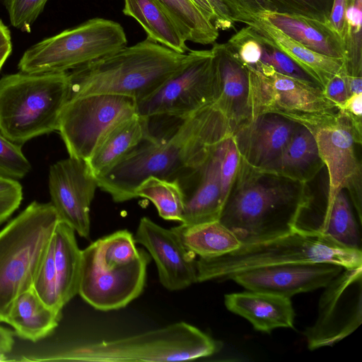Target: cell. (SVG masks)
<instances>
[{"label":"cell","instance_id":"44dd1931","mask_svg":"<svg viewBox=\"0 0 362 362\" xmlns=\"http://www.w3.org/2000/svg\"><path fill=\"white\" fill-rule=\"evenodd\" d=\"M224 303L257 331L270 333L277 328H293L295 313L290 298L247 290L226 294Z\"/></svg>","mask_w":362,"mask_h":362},{"label":"cell","instance_id":"4fadbf2b","mask_svg":"<svg viewBox=\"0 0 362 362\" xmlns=\"http://www.w3.org/2000/svg\"><path fill=\"white\" fill-rule=\"evenodd\" d=\"M362 322V266L344 268L324 287L317 315L306 328L308 348L331 346L352 334Z\"/></svg>","mask_w":362,"mask_h":362},{"label":"cell","instance_id":"f35d334b","mask_svg":"<svg viewBox=\"0 0 362 362\" xmlns=\"http://www.w3.org/2000/svg\"><path fill=\"white\" fill-rule=\"evenodd\" d=\"M217 30L233 29L235 22L223 0H192Z\"/></svg>","mask_w":362,"mask_h":362},{"label":"cell","instance_id":"d6986e66","mask_svg":"<svg viewBox=\"0 0 362 362\" xmlns=\"http://www.w3.org/2000/svg\"><path fill=\"white\" fill-rule=\"evenodd\" d=\"M211 50L216 84L214 103L235 130L250 119L248 67L226 43L214 42Z\"/></svg>","mask_w":362,"mask_h":362},{"label":"cell","instance_id":"4dcf8cb0","mask_svg":"<svg viewBox=\"0 0 362 362\" xmlns=\"http://www.w3.org/2000/svg\"><path fill=\"white\" fill-rule=\"evenodd\" d=\"M186 41L213 44L218 30L202 14L192 0H155Z\"/></svg>","mask_w":362,"mask_h":362},{"label":"cell","instance_id":"f6af8a7d","mask_svg":"<svg viewBox=\"0 0 362 362\" xmlns=\"http://www.w3.org/2000/svg\"><path fill=\"white\" fill-rule=\"evenodd\" d=\"M9 42H11L10 31L0 19V47Z\"/></svg>","mask_w":362,"mask_h":362},{"label":"cell","instance_id":"4316f807","mask_svg":"<svg viewBox=\"0 0 362 362\" xmlns=\"http://www.w3.org/2000/svg\"><path fill=\"white\" fill-rule=\"evenodd\" d=\"M52 241L57 296L64 308L78 293L81 250L78 246L74 229L60 221L54 232Z\"/></svg>","mask_w":362,"mask_h":362},{"label":"cell","instance_id":"8d00e7d4","mask_svg":"<svg viewBox=\"0 0 362 362\" xmlns=\"http://www.w3.org/2000/svg\"><path fill=\"white\" fill-rule=\"evenodd\" d=\"M226 44L246 66L255 69L259 64L262 46L259 33L252 26L243 28Z\"/></svg>","mask_w":362,"mask_h":362},{"label":"cell","instance_id":"7402d4cb","mask_svg":"<svg viewBox=\"0 0 362 362\" xmlns=\"http://www.w3.org/2000/svg\"><path fill=\"white\" fill-rule=\"evenodd\" d=\"M253 16L264 19L289 37L315 52L345 59L344 42L328 23L289 14L261 13Z\"/></svg>","mask_w":362,"mask_h":362},{"label":"cell","instance_id":"e0dca14e","mask_svg":"<svg viewBox=\"0 0 362 362\" xmlns=\"http://www.w3.org/2000/svg\"><path fill=\"white\" fill-rule=\"evenodd\" d=\"M343 269V267L329 262L286 264L244 271L230 279L247 290L291 298L324 288Z\"/></svg>","mask_w":362,"mask_h":362},{"label":"cell","instance_id":"cb8c5ba5","mask_svg":"<svg viewBox=\"0 0 362 362\" xmlns=\"http://www.w3.org/2000/svg\"><path fill=\"white\" fill-rule=\"evenodd\" d=\"M150 134L149 118L137 113L117 125L86 161L97 177L104 175Z\"/></svg>","mask_w":362,"mask_h":362},{"label":"cell","instance_id":"8992f818","mask_svg":"<svg viewBox=\"0 0 362 362\" xmlns=\"http://www.w3.org/2000/svg\"><path fill=\"white\" fill-rule=\"evenodd\" d=\"M66 72H18L0 79V133L23 144L57 130L59 116L68 100Z\"/></svg>","mask_w":362,"mask_h":362},{"label":"cell","instance_id":"ac0fdd59","mask_svg":"<svg viewBox=\"0 0 362 362\" xmlns=\"http://www.w3.org/2000/svg\"><path fill=\"white\" fill-rule=\"evenodd\" d=\"M299 124L276 114L264 113L239 125L232 136L240 157L263 169L280 156Z\"/></svg>","mask_w":362,"mask_h":362},{"label":"cell","instance_id":"5b68a950","mask_svg":"<svg viewBox=\"0 0 362 362\" xmlns=\"http://www.w3.org/2000/svg\"><path fill=\"white\" fill-rule=\"evenodd\" d=\"M329 262L344 268L362 266V252L340 244L325 235L293 231L260 243L242 245L223 255L199 257L197 282L228 280L255 268L296 263Z\"/></svg>","mask_w":362,"mask_h":362},{"label":"cell","instance_id":"52a82bcc","mask_svg":"<svg viewBox=\"0 0 362 362\" xmlns=\"http://www.w3.org/2000/svg\"><path fill=\"white\" fill-rule=\"evenodd\" d=\"M59 222L50 202L34 201L0 230V322L16 297L33 287Z\"/></svg>","mask_w":362,"mask_h":362},{"label":"cell","instance_id":"83f0119b","mask_svg":"<svg viewBox=\"0 0 362 362\" xmlns=\"http://www.w3.org/2000/svg\"><path fill=\"white\" fill-rule=\"evenodd\" d=\"M235 22L261 13L301 16L328 23L334 0H223Z\"/></svg>","mask_w":362,"mask_h":362},{"label":"cell","instance_id":"7a4b0ae2","mask_svg":"<svg viewBox=\"0 0 362 362\" xmlns=\"http://www.w3.org/2000/svg\"><path fill=\"white\" fill-rule=\"evenodd\" d=\"M313 199L307 184L254 168L240 157L218 220L242 245L267 241L293 232Z\"/></svg>","mask_w":362,"mask_h":362},{"label":"cell","instance_id":"d4e9b609","mask_svg":"<svg viewBox=\"0 0 362 362\" xmlns=\"http://www.w3.org/2000/svg\"><path fill=\"white\" fill-rule=\"evenodd\" d=\"M323 166L313 132L299 124L280 156L263 169L307 184Z\"/></svg>","mask_w":362,"mask_h":362},{"label":"cell","instance_id":"9a60e30c","mask_svg":"<svg viewBox=\"0 0 362 362\" xmlns=\"http://www.w3.org/2000/svg\"><path fill=\"white\" fill-rule=\"evenodd\" d=\"M97 187V179L83 160L69 157L49 168L50 203L59 221L84 238L90 235V206Z\"/></svg>","mask_w":362,"mask_h":362},{"label":"cell","instance_id":"6da1fadb","mask_svg":"<svg viewBox=\"0 0 362 362\" xmlns=\"http://www.w3.org/2000/svg\"><path fill=\"white\" fill-rule=\"evenodd\" d=\"M175 122L163 133L150 134L111 170L97 177L98 186L115 202L136 198L135 190L150 176L182 185L193 179L215 148L234 128L214 103ZM150 124V123H149Z\"/></svg>","mask_w":362,"mask_h":362},{"label":"cell","instance_id":"d590c367","mask_svg":"<svg viewBox=\"0 0 362 362\" xmlns=\"http://www.w3.org/2000/svg\"><path fill=\"white\" fill-rule=\"evenodd\" d=\"M30 169L31 165L22 151V145L13 143L0 133V175L19 180Z\"/></svg>","mask_w":362,"mask_h":362},{"label":"cell","instance_id":"60d3db41","mask_svg":"<svg viewBox=\"0 0 362 362\" xmlns=\"http://www.w3.org/2000/svg\"><path fill=\"white\" fill-rule=\"evenodd\" d=\"M347 72L345 63L339 73L334 75L323 87L325 95L340 109L349 98Z\"/></svg>","mask_w":362,"mask_h":362},{"label":"cell","instance_id":"ba28073f","mask_svg":"<svg viewBox=\"0 0 362 362\" xmlns=\"http://www.w3.org/2000/svg\"><path fill=\"white\" fill-rule=\"evenodd\" d=\"M127 44L120 24L92 18L31 46L23 53L18 68L30 74L66 72L112 54Z\"/></svg>","mask_w":362,"mask_h":362},{"label":"cell","instance_id":"bcb514c9","mask_svg":"<svg viewBox=\"0 0 362 362\" xmlns=\"http://www.w3.org/2000/svg\"><path fill=\"white\" fill-rule=\"evenodd\" d=\"M12 51L11 42L7 43L0 47V70L1 69L4 64L11 54Z\"/></svg>","mask_w":362,"mask_h":362},{"label":"cell","instance_id":"7c38bea8","mask_svg":"<svg viewBox=\"0 0 362 362\" xmlns=\"http://www.w3.org/2000/svg\"><path fill=\"white\" fill-rule=\"evenodd\" d=\"M150 261L149 253L144 250L136 260L128 262L102 254L89 245L81 250L78 294L99 310L122 308L142 293Z\"/></svg>","mask_w":362,"mask_h":362},{"label":"cell","instance_id":"9c48e42d","mask_svg":"<svg viewBox=\"0 0 362 362\" xmlns=\"http://www.w3.org/2000/svg\"><path fill=\"white\" fill-rule=\"evenodd\" d=\"M247 67L250 119L273 113L313 131L337 117L339 109L322 88L281 74L261 63L255 69Z\"/></svg>","mask_w":362,"mask_h":362},{"label":"cell","instance_id":"30bf717a","mask_svg":"<svg viewBox=\"0 0 362 362\" xmlns=\"http://www.w3.org/2000/svg\"><path fill=\"white\" fill-rule=\"evenodd\" d=\"M129 97L98 94L69 99L63 107L57 131L69 157L87 161L117 125L136 114Z\"/></svg>","mask_w":362,"mask_h":362},{"label":"cell","instance_id":"ab89813d","mask_svg":"<svg viewBox=\"0 0 362 362\" xmlns=\"http://www.w3.org/2000/svg\"><path fill=\"white\" fill-rule=\"evenodd\" d=\"M239 161L240 155L231 136L227 139L220 166L221 194L225 202L234 180Z\"/></svg>","mask_w":362,"mask_h":362},{"label":"cell","instance_id":"f546056e","mask_svg":"<svg viewBox=\"0 0 362 362\" xmlns=\"http://www.w3.org/2000/svg\"><path fill=\"white\" fill-rule=\"evenodd\" d=\"M123 13L142 26L148 39L178 53L189 50L186 40L155 0H124Z\"/></svg>","mask_w":362,"mask_h":362},{"label":"cell","instance_id":"277c9868","mask_svg":"<svg viewBox=\"0 0 362 362\" xmlns=\"http://www.w3.org/2000/svg\"><path fill=\"white\" fill-rule=\"evenodd\" d=\"M218 342L197 327L180 322L112 340L69 345L21 356L22 361H179L207 357Z\"/></svg>","mask_w":362,"mask_h":362},{"label":"cell","instance_id":"1f68e13d","mask_svg":"<svg viewBox=\"0 0 362 362\" xmlns=\"http://www.w3.org/2000/svg\"><path fill=\"white\" fill-rule=\"evenodd\" d=\"M135 194L150 200L161 218L181 223L185 195L179 182L150 176L136 188Z\"/></svg>","mask_w":362,"mask_h":362},{"label":"cell","instance_id":"b9f144b4","mask_svg":"<svg viewBox=\"0 0 362 362\" xmlns=\"http://www.w3.org/2000/svg\"><path fill=\"white\" fill-rule=\"evenodd\" d=\"M348 5L349 0H334L328 22L344 42L346 31L345 13Z\"/></svg>","mask_w":362,"mask_h":362},{"label":"cell","instance_id":"ffe728a7","mask_svg":"<svg viewBox=\"0 0 362 362\" xmlns=\"http://www.w3.org/2000/svg\"><path fill=\"white\" fill-rule=\"evenodd\" d=\"M228 138L215 148L196 176L189 182L194 183L193 187L182 189L185 206L181 224L192 226L219 219L225 204L221 194L220 166Z\"/></svg>","mask_w":362,"mask_h":362},{"label":"cell","instance_id":"603a6c76","mask_svg":"<svg viewBox=\"0 0 362 362\" xmlns=\"http://www.w3.org/2000/svg\"><path fill=\"white\" fill-rule=\"evenodd\" d=\"M243 23L253 27L271 40L277 48L310 74L322 88L344 65V59L315 52L258 16L249 17Z\"/></svg>","mask_w":362,"mask_h":362},{"label":"cell","instance_id":"2e32d148","mask_svg":"<svg viewBox=\"0 0 362 362\" xmlns=\"http://www.w3.org/2000/svg\"><path fill=\"white\" fill-rule=\"evenodd\" d=\"M134 238L153 259L160 282L166 289L179 291L197 283L196 255L184 246L172 228L166 229L142 217Z\"/></svg>","mask_w":362,"mask_h":362},{"label":"cell","instance_id":"7dc6e473","mask_svg":"<svg viewBox=\"0 0 362 362\" xmlns=\"http://www.w3.org/2000/svg\"><path fill=\"white\" fill-rule=\"evenodd\" d=\"M8 361L6 354H0V361Z\"/></svg>","mask_w":362,"mask_h":362},{"label":"cell","instance_id":"74e56055","mask_svg":"<svg viewBox=\"0 0 362 362\" xmlns=\"http://www.w3.org/2000/svg\"><path fill=\"white\" fill-rule=\"evenodd\" d=\"M22 199L23 188L20 182L0 175V224L18 209Z\"/></svg>","mask_w":362,"mask_h":362},{"label":"cell","instance_id":"7bdbcfd3","mask_svg":"<svg viewBox=\"0 0 362 362\" xmlns=\"http://www.w3.org/2000/svg\"><path fill=\"white\" fill-rule=\"evenodd\" d=\"M14 345L13 334L11 331L0 325V354H9Z\"/></svg>","mask_w":362,"mask_h":362},{"label":"cell","instance_id":"836d02e7","mask_svg":"<svg viewBox=\"0 0 362 362\" xmlns=\"http://www.w3.org/2000/svg\"><path fill=\"white\" fill-rule=\"evenodd\" d=\"M32 288L47 305L56 312L62 313L63 308L59 303L57 296L52 238L41 262Z\"/></svg>","mask_w":362,"mask_h":362},{"label":"cell","instance_id":"5bb4252c","mask_svg":"<svg viewBox=\"0 0 362 362\" xmlns=\"http://www.w3.org/2000/svg\"><path fill=\"white\" fill-rule=\"evenodd\" d=\"M312 132L329 174V189L317 230L322 235L333 201L341 190L347 189L356 211L361 210V164L356 155V142L352 126L341 111L333 120Z\"/></svg>","mask_w":362,"mask_h":362},{"label":"cell","instance_id":"484cf974","mask_svg":"<svg viewBox=\"0 0 362 362\" xmlns=\"http://www.w3.org/2000/svg\"><path fill=\"white\" fill-rule=\"evenodd\" d=\"M61 317L62 313L47 305L31 288L13 300L4 322L18 337L36 342L49 336Z\"/></svg>","mask_w":362,"mask_h":362},{"label":"cell","instance_id":"8fae6325","mask_svg":"<svg viewBox=\"0 0 362 362\" xmlns=\"http://www.w3.org/2000/svg\"><path fill=\"white\" fill-rule=\"evenodd\" d=\"M213 54L189 50L180 68L153 93L136 102V113L146 117H185L214 103Z\"/></svg>","mask_w":362,"mask_h":362},{"label":"cell","instance_id":"e575fe53","mask_svg":"<svg viewBox=\"0 0 362 362\" xmlns=\"http://www.w3.org/2000/svg\"><path fill=\"white\" fill-rule=\"evenodd\" d=\"M258 33L262 46V55L259 63L271 66L281 74L297 78L322 88L310 74L292 59L277 48L271 40L259 32Z\"/></svg>","mask_w":362,"mask_h":362},{"label":"cell","instance_id":"f1b7e54d","mask_svg":"<svg viewBox=\"0 0 362 362\" xmlns=\"http://www.w3.org/2000/svg\"><path fill=\"white\" fill-rule=\"evenodd\" d=\"M184 246L196 256L211 258L238 249L242 243L219 220L172 228Z\"/></svg>","mask_w":362,"mask_h":362},{"label":"cell","instance_id":"ee69618b","mask_svg":"<svg viewBox=\"0 0 362 362\" xmlns=\"http://www.w3.org/2000/svg\"><path fill=\"white\" fill-rule=\"evenodd\" d=\"M347 89L349 98L354 94L362 93V76L347 74Z\"/></svg>","mask_w":362,"mask_h":362},{"label":"cell","instance_id":"3957f363","mask_svg":"<svg viewBox=\"0 0 362 362\" xmlns=\"http://www.w3.org/2000/svg\"><path fill=\"white\" fill-rule=\"evenodd\" d=\"M181 54L148 37L68 71V100L98 94L139 102L153 93L183 64Z\"/></svg>","mask_w":362,"mask_h":362},{"label":"cell","instance_id":"d6a6232c","mask_svg":"<svg viewBox=\"0 0 362 362\" xmlns=\"http://www.w3.org/2000/svg\"><path fill=\"white\" fill-rule=\"evenodd\" d=\"M359 226L349 199L342 189L333 201L322 235L329 236L346 247L361 250Z\"/></svg>","mask_w":362,"mask_h":362}]
</instances>
